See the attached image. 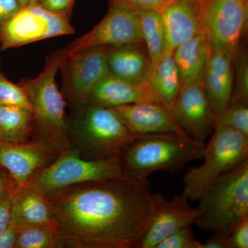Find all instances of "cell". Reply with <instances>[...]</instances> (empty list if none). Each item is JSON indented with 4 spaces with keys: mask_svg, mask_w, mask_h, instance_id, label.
<instances>
[{
    "mask_svg": "<svg viewBox=\"0 0 248 248\" xmlns=\"http://www.w3.org/2000/svg\"><path fill=\"white\" fill-rule=\"evenodd\" d=\"M0 104L19 106L31 108L27 94L19 84H13L0 69Z\"/></svg>",
    "mask_w": 248,
    "mask_h": 248,
    "instance_id": "28",
    "label": "cell"
},
{
    "mask_svg": "<svg viewBox=\"0 0 248 248\" xmlns=\"http://www.w3.org/2000/svg\"><path fill=\"white\" fill-rule=\"evenodd\" d=\"M57 248H134L156 205L148 179L80 183L46 195Z\"/></svg>",
    "mask_w": 248,
    "mask_h": 248,
    "instance_id": "1",
    "label": "cell"
},
{
    "mask_svg": "<svg viewBox=\"0 0 248 248\" xmlns=\"http://www.w3.org/2000/svg\"><path fill=\"white\" fill-rule=\"evenodd\" d=\"M18 228L14 223L0 232V248H15L17 241Z\"/></svg>",
    "mask_w": 248,
    "mask_h": 248,
    "instance_id": "35",
    "label": "cell"
},
{
    "mask_svg": "<svg viewBox=\"0 0 248 248\" xmlns=\"http://www.w3.org/2000/svg\"><path fill=\"white\" fill-rule=\"evenodd\" d=\"M67 57L60 49L46 59L40 74L19 83L27 94L32 115L31 140L43 143L60 153L73 146L69 125L65 116L64 98L59 90L55 77Z\"/></svg>",
    "mask_w": 248,
    "mask_h": 248,
    "instance_id": "2",
    "label": "cell"
},
{
    "mask_svg": "<svg viewBox=\"0 0 248 248\" xmlns=\"http://www.w3.org/2000/svg\"><path fill=\"white\" fill-rule=\"evenodd\" d=\"M173 50L165 48L152 73L151 84L159 100L170 110L181 89V79Z\"/></svg>",
    "mask_w": 248,
    "mask_h": 248,
    "instance_id": "23",
    "label": "cell"
},
{
    "mask_svg": "<svg viewBox=\"0 0 248 248\" xmlns=\"http://www.w3.org/2000/svg\"><path fill=\"white\" fill-rule=\"evenodd\" d=\"M106 58L110 74L133 82L151 81L153 68L144 44L106 46Z\"/></svg>",
    "mask_w": 248,
    "mask_h": 248,
    "instance_id": "19",
    "label": "cell"
},
{
    "mask_svg": "<svg viewBox=\"0 0 248 248\" xmlns=\"http://www.w3.org/2000/svg\"><path fill=\"white\" fill-rule=\"evenodd\" d=\"M195 223L203 231L228 237L248 217V159L217 179L200 199Z\"/></svg>",
    "mask_w": 248,
    "mask_h": 248,
    "instance_id": "4",
    "label": "cell"
},
{
    "mask_svg": "<svg viewBox=\"0 0 248 248\" xmlns=\"http://www.w3.org/2000/svg\"><path fill=\"white\" fill-rule=\"evenodd\" d=\"M217 126L228 127L248 137V104H230L217 117L215 127Z\"/></svg>",
    "mask_w": 248,
    "mask_h": 248,
    "instance_id": "26",
    "label": "cell"
},
{
    "mask_svg": "<svg viewBox=\"0 0 248 248\" xmlns=\"http://www.w3.org/2000/svg\"><path fill=\"white\" fill-rule=\"evenodd\" d=\"M75 1L76 0H37L36 2L50 12L70 18Z\"/></svg>",
    "mask_w": 248,
    "mask_h": 248,
    "instance_id": "31",
    "label": "cell"
},
{
    "mask_svg": "<svg viewBox=\"0 0 248 248\" xmlns=\"http://www.w3.org/2000/svg\"><path fill=\"white\" fill-rule=\"evenodd\" d=\"M12 193L6 194L0 198V232L6 229L11 220Z\"/></svg>",
    "mask_w": 248,
    "mask_h": 248,
    "instance_id": "34",
    "label": "cell"
},
{
    "mask_svg": "<svg viewBox=\"0 0 248 248\" xmlns=\"http://www.w3.org/2000/svg\"><path fill=\"white\" fill-rule=\"evenodd\" d=\"M170 111L181 128L198 143L204 144L215 128L217 117L209 104L202 79L181 87Z\"/></svg>",
    "mask_w": 248,
    "mask_h": 248,
    "instance_id": "12",
    "label": "cell"
},
{
    "mask_svg": "<svg viewBox=\"0 0 248 248\" xmlns=\"http://www.w3.org/2000/svg\"><path fill=\"white\" fill-rule=\"evenodd\" d=\"M111 108L131 133L137 136L173 133L195 141L181 128L171 111L161 102L146 101Z\"/></svg>",
    "mask_w": 248,
    "mask_h": 248,
    "instance_id": "14",
    "label": "cell"
},
{
    "mask_svg": "<svg viewBox=\"0 0 248 248\" xmlns=\"http://www.w3.org/2000/svg\"><path fill=\"white\" fill-rule=\"evenodd\" d=\"M17 186L5 170L0 168V198L6 194L13 193Z\"/></svg>",
    "mask_w": 248,
    "mask_h": 248,
    "instance_id": "36",
    "label": "cell"
},
{
    "mask_svg": "<svg viewBox=\"0 0 248 248\" xmlns=\"http://www.w3.org/2000/svg\"><path fill=\"white\" fill-rule=\"evenodd\" d=\"M202 31L209 45L236 55L247 29L248 0H198Z\"/></svg>",
    "mask_w": 248,
    "mask_h": 248,
    "instance_id": "9",
    "label": "cell"
},
{
    "mask_svg": "<svg viewBox=\"0 0 248 248\" xmlns=\"http://www.w3.org/2000/svg\"><path fill=\"white\" fill-rule=\"evenodd\" d=\"M187 201L183 194L170 200L156 194L154 213L134 248H156L169 235L195 223L200 212L191 206Z\"/></svg>",
    "mask_w": 248,
    "mask_h": 248,
    "instance_id": "13",
    "label": "cell"
},
{
    "mask_svg": "<svg viewBox=\"0 0 248 248\" xmlns=\"http://www.w3.org/2000/svg\"><path fill=\"white\" fill-rule=\"evenodd\" d=\"M73 144L89 159L120 155L137 138L111 108L89 104L68 122Z\"/></svg>",
    "mask_w": 248,
    "mask_h": 248,
    "instance_id": "5",
    "label": "cell"
},
{
    "mask_svg": "<svg viewBox=\"0 0 248 248\" xmlns=\"http://www.w3.org/2000/svg\"><path fill=\"white\" fill-rule=\"evenodd\" d=\"M234 55L228 50L208 44V55L204 71L205 94L216 117L231 102L234 81Z\"/></svg>",
    "mask_w": 248,
    "mask_h": 248,
    "instance_id": "16",
    "label": "cell"
},
{
    "mask_svg": "<svg viewBox=\"0 0 248 248\" xmlns=\"http://www.w3.org/2000/svg\"><path fill=\"white\" fill-rule=\"evenodd\" d=\"M74 32L69 17L50 12L35 1L22 8L0 31L1 50Z\"/></svg>",
    "mask_w": 248,
    "mask_h": 248,
    "instance_id": "10",
    "label": "cell"
},
{
    "mask_svg": "<svg viewBox=\"0 0 248 248\" xmlns=\"http://www.w3.org/2000/svg\"><path fill=\"white\" fill-rule=\"evenodd\" d=\"M59 153L43 143H12L0 141V168L5 170L17 187H22L39 170L51 163Z\"/></svg>",
    "mask_w": 248,
    "mask_h": 248,
    "instance_id": "15",
    "label": "cell"
},
{
    "mask_svg": "<svg viewBox=\"0 0 248 248\" xmlns=\"http://www.w3.org/2000/svg\"><path fill=\"white\" fill-rule=\"evenodd\" d=\"M229 248H248V217L236 225L228 236Z\"/></svg>",
    "mask_w": 248,
    "mask_h": 248,
    "instance_id": "30",
    "label": "cell"
},
{
    "mask_svg": "<svg viewBox=\"0 0 248 248\" xmlns=\"http://www.w3.org/2000/svg\"><path fill=\"white\" fill-rule=\"evenodd\" d=\"M32 111L29 108L0 104V141L25 143L32 133Z\"/></svg>",
    "mask_w": 248,
    "mask_h": 248,
    "instance_id": "22",
    "label": "cell"
},
{
    "mask_svg": "<svg viewBox=\"0 0 248 248\" xmlns=\"http://www.w3.org/2000/svg\"><path fill=\"white\" fill-rule=\"evenodd\" d=\"M19 1V4H20L22 8L25 7V6H28V5L32 4V3L35 2L37 0H18Z\"/></svg>",
    "mask_w": 248,
    "mask_h": 248,
    "instance_id": "38",
    "label": "cell"
},
{
    "mask_svg": "<svg viewBox=\"0 0 248 248\" xmlns=\"http://www.w3.org/2000/svg\"><path fill=\"white\" fill-rule=\"evenodd\" d=\"M160 14L166 32L165 48L174 51L202 31L198 1L169 0Z\"/></svg>",
    "mask_w": 248,
    "mask_h": 248,
    "instance_id": "17",
    "label": "cell"
},
{
    "mask_svg": "<svg viewBox=\"0 0 248 248\" xmlns=\"http://www.w3.org/2000/svg\"><path fill=\"white\" fill-rule=\"evenodd\" d=\"M56 248V234L52 226L41 225L18 228L15 248Z\"/></svg>",
    "mask_w": 248,
    "mask_h": 248,
    "instance_id": "25",
    "label": "cell"
},
{
    "mask_svg": "<svg viewBox=\"0 0 248 248\" xmlns=\"http://www.w3.org/2000/svg\"><path fill=\"white\" fill-rule=\"evenodd\" d=\"M144 44L138 11L111 1L108 12L92 30L65 47L67 55L95 46Z\"/></svg>",
    "mask_w": 248,
    "mask_h": 248,
    "instance_id": "11",
    "label": "cell"
},
{
    "mask_svg": "<svg viewBox=\"0 0 248 248\" xmlns=\"http://www.w3.org/2000/svg\"><path fill=\"white\" fill-rule=\"evenodd\" d=\"M202 243L196 239L191 225L180 228L163 240L156 248H202Z\"/></svg>",
    "mask_w": 248,
    "mask_h": 248,
    "instance_id": "29",
    "label": "cell"
},
{
    "mask_svg": "<svg viewBox=\"0 0 248 248\" xmlns=\"http://www.w3.org/2000/svg\"><path fill=\"white\" fill-rule=\"evenodd\" d=\"M196 1H198V0H196Z\"/></svg>",
    "mask_w": 248,
    "mask_h": 248,
    "instance_id": "39",
    "label": "cell"
},
{
    "mask_svg": "<svg viewBox=\"0 0 248 248\" xmlns=\"http://www.w3.org/2000/svg\"><path fill=\"white\" fill-rule=\"evenodd\" d=\"M21 9L18 0H0V31Z\"/></svg>",
    "mask_w": 248,
    "mask_h": 248,
    "instance_id": "33",
    "label": "cell"
},
{
    "mask_svg": "<svg viewBox=\"0 0 248 248\" xmlns=\"http://www.w3.org/2000/svg\"><path fill=\"white\" fill-rule=\"evenodd\" d=\"M138 13L143 42L153 71L166 47V32L162 16L159 11L153 9L141 10Z\"/></svg>",
    "mask_w": 248,
    "mask_h": 248,
    "instance_id": "24",
    "label": "cell"
},
{
    "mask_svg": "<svg viewBox=\"0 0 248 248\" xmlns=\"http://www.w3.org/2000/svg\"><path fill=\"white\" fill-rule=\"evenodd\" d=\"M60 70L62 94L75 113L89 104L97 85L110 74L106 46L92 47L67 55Z\"/></svg>",
    "mask_w": 248,
    "mask_h": 248,
    "instance_id": "8",
    "label": "cell"
},
{
    "mask_svg": "<svg viewBox=\"0 0 248 248\" xmlns=\"http://www.w3.org/2000/svg\"><path fill=\"white\" fill-rule=\"evenodd\" d=\"M122 175L120 155L107 159H89L72 146L60 152L51 163L37 171L19 187L46 196L67 186Z\"/></svg>",
    "mask_w": 248,
    "mask_h": 248,
    "instance_id": "7",
    "label": "cell"
},
{
    "mask_svg": "<svg viewBox=\"0 0 248 248\" xmlns=\"http://www.w3.org/2000/svg\"><path fill=\"white\" fill-rule=\"evenodd\" d=\"M146 101L161 102L151 81L133 82L109 74L94 90L89 104L112 108Z\"/></svg>",
    "mask_w": 248,
    "mask_h": 248,
    "instance_id": "18",
    "label": "cell"
},
{
    "mask_svg": "<svg viewBox=\"0 0 248 248\" xmlns=\"http://www.w3.org/2000/svg\"><path fill=\"white\" fill-rule=\"evenodd\" d=\"M208 55V42L202 31L173 52L181 79V87L203 78Z\"/></svg>",
    "mask_w": 248,
    "mask_h": 248,
    "instance_id": "20",
    "label": "cell"
},
{
    "mask_svg": "<svg viewBox=\"0 0 248 248\" xmlns=\"http://www.w3.org/2000/svg\"><path fill=\"white\" fill-rule=\"evenodd\" d=\"M214 130L204 148L203 164L184 174L182 194L188 200H200L218 177L248 159V137L228 127Z\"/></svg>",
    "mask_w": 248,
    "mask_h": 248,
    "instance_id": "6",
    "label": "cell"
},
{
    "mask_svg": "<svg viewBox=\"0 0 248 248\" xmlns=\"http://www.w3.org/2000/svg\"><path fill=\"white\" fill-rule=\"evenodd\" d=\"M234 81L231 102L246 103L248 101V61L247 55L240 53V50L234 55L233 60Z\"/></svg>",
    "mask_w": 248,
    "mask_h": 248,
    "instance_id": "27",
    "label": "cell"
},
{
    "mask_svg": "<svg viewBox=\"0 0 248 248\" xmlns=\"http://www.w3.org/2000/svg\"><path fill=\"white\" fill-rule=\"evenodd\" d=\"M169 0H110L121 3L136 11L153 9L160 12Z\"/></svg>",
    "mask_w": 248,
    "mask_h": 248,
    "instance_id": "32",
    "label": "cell"
},
{
    "mask_svg": "<svg viewBox=\"0 0 248 248\" xmlns=\"http://www.w3.org/2000/svg\"><path fill=\"white\" fill-rule=\"evenodd\" d=\"M17 228L29 226H52L46 197L34 191L16 187L12 193L11 220Z\"/></svg>",
    "mask_w": 248,
    "mask_h": 248,
    "instance_id": "21",
    "label": "cell"
},
{
    "mask_svg": "<svg viewBox=\"0 0 248 248\" xmlns=\"http://www.w3.org/2000/svg\"><path fill=\"white\" fill-rule=\"evenodd\" d=\"M202 248H229L228 237L214 234L207 239L204 244H202Z\"/></svg>",
    "mask_w": 248,
    "mask_h": 248,
    "instance_id": "37",
    "label": "cell"
},
{
    "mask_svg": "<svg viewBox=\"0 0 248 248\" xmlns=\"http://www.w3.org/2000/svg\"><path fill=\"white\" fill-rule=\"evenodd\" d=\"M205 144L173 133L137 137L121 152L124 175L148 179L156 171L181 172L190 161L203 158Z\"/></svg>",
    "mask_w": 248,
    "mask_h": 248,
    "instance_id": "3",
    "label": "cell"
}]
</instances>
